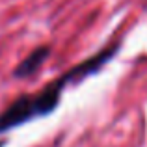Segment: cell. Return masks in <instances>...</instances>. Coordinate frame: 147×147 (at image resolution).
<instances>
[{
	"instance_id": "cell-3",
	"label": "cell",
	"mask_w": 147,
	"mask_h": 147,
	"mask_svg": "<svg viewBox=\"0 0 147 147\" xmlns=\"http://www.w3.org/2000/svg\"><path fill=\"white\" fill-rule=\"evenodd\" d=\"M0 147H2V142H0Z\"/></svg>"
},
{
	"instance_id": "cell-1",
	"label": "cell",
	"mask_w": 147,
	"mask_h": 147,
	"mask_svg": "<svg viewBox=\"0 0 147 147\" xmlns=\"http://www.w3.org/2000/svg\"><path fill=\"white\" fill-rule=\"evenodd\" d=\"M117 50H119V43L115 41V43L100 49L97 54L86 58L82 63L65 71L63 75H60L56 80L47 84L37 93L22 95V97L15 99L0 114V132H6L9 129H15V127L24 125V123L32 121L36 117H43V115H49L50 112H54L56 106L60 104L61 93H63V90L69 84H76L80 80L88 78V76L95 75L97 71H100L117 54Z\"/></svg>"
},
{
	"instance_id": "cell-2",
	"label": "cell",
	"mask_w": 147,
	"mask_h": 147,
	"mask_svg": "<svg viewBox=\"0 0 147 147\" xmlns=\"http://www.w3.org/2000/svg\"><path fill=\"white\" fill-rule=\"evenodd\" d=\"M49 56H50V47L49 45H41V47L34 49L32 52L15 67L13 76L15 78H28V76L36 75V73L43 67L45 61L49 60Z\"/></svg>"
}]
</instances>
